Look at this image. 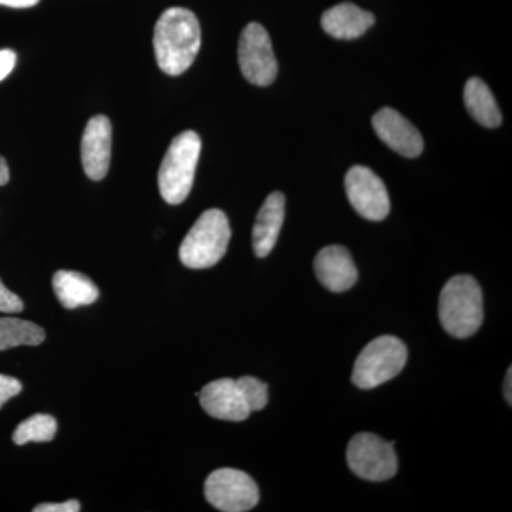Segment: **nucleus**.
I'll use <instances>...</instances> for the list:
<instances>
[{"mask_svg": "<svg viewBox=\"0 0 512 512\" xmlns=\"http://www.w3.org/2000/svg\"><path fill=\"white\" fill-rule=\"evenodd\" d=\"M201 28L197 16L185 8L165 10L154 29V52L165 74L180 76L200 52Z\"/></svg>", "mask_w": 512, "mask_h": 512, "instance_id": "obj_1", "label": "nucleus"}, {"mask_svg": "<svg viewBox=\"0 0 512 512\" xmlns=\"http://www.w3.org/2000/svg\"><path fill=\"white\" fill-rule=\"evenodd\" d=\"M439 318L444 330L454 338H470L480 329L484 319L483 292L473 276H453L444 285Z\"/></svg>", "mask_w": 512, "mask_h": 512, "instance_id": "obj_2", "label": "nucleus"}, {"mask_svg": "<svg viewBox=\"0 0 512 512\" xmlns=\"http://www.w3.org/2000/svg\"><path fill=\"white\" fill-rule=\"evenodd\" d=\"M200 154L201 138L195 131H184L171 141L158 173L160 194L167 204L178 205L187 200Z\"/></svg>", "mask_w": 512, "mask_h": 512, "instance_id": "obj_3", "label": "nucleus"}, {"mask_svg": "<svg viewBox=\"0 0 512 512\" xmlns=\"http://www.w3.org/2000/svg\"><path fill=\"white\" fill-rule=\"evenodd\" d=\"M231 227L221 210H208L192 225L180 247L183 265L191 269H207L217 265L227 252Z\"/></svg>", "mask_w": 512, "mask_h": 512, "instance_id": "obj_4", "label": "nucleus"}, {"mask_svg": "<svg viewBox=\"0 0 512 512\" xmlns=\"http://www.w3.org/2000/svg\"><path fill=\"white\" fill-rule=\"evenodd\" d=\"M407 363L406 345L396 336H379L357 356L352 382L370 390L394 379Z\"/></svg>", "mask_w": 512, "mask_h": 512, "instance_id": "obj_5", "label": "nucleus"}, {"mask_svg": "<svg viewBox=\"0 0 512 512\" xmlns=\"http://www.w3.org/2000/svg\"><path fill=\"white\" fill-rule=\"evenodd\" d=\"M394 443L372 433H359L350 440L346 458L350 470L367 481H386L396 476Z\"/></svg>", "mask_w": 512, "mask_h": 512, "instance_id": "obj_6", "label": "nucleus"}, {"mask_svg": "<svg viewBox=\"0 0 512 512\" xmlns=\"http://www.w3.org/2000/svg\"><path fill=\"white\" fill-rule=\"evenodd\" d=\"M238 62L245 79L255 86H269L278 76V62L271 37L264 26L249 23L242 30L238 46Z\"/></svg>", "mask_w": 512, "mask_h": 512, "instance_id": "obj_7", "label": "nucleus"}, {"mask_svg": "<svg viewBox=\"0 0 512 512\" xmlns=\"http://www.w3.org/2000/svg\"><path fill=\"white\" fill-rule=\"evenodd\" d=\"M205 498L212 507L224 512H245L259 501L258 485L244 471L221 468L205 481Z\"/></svg>", "mask_w": 512, "mask_h": 512, "instance_id": "obj_8", "label": "nucleus"}, {"mask_svg": "<svg viewBox=\"0 0 512 512\" xmlns=\"http://www.w3.org/2000/svg\"><path fill=\"white\" fill-rule=\"evenodd\" d=\"M346 194L357 214L369 221H383L390 212L386 185L370 168L355 165L345 178Z\"/></svg>", "mask_w": 512, "mask_h": 512, "instance_id": "obj_9", "label": "nucleus"}, {"mask_svg": "<svg viewBox=\"0 0 512 512\" xmlns=\"http://www.w3.org/2000/svg\"><path fill=\"white\" fill-rule=\"evenodd\" d=\"M372 123L380 140L400 156H420L424 148L423 137L399 111L384 107L373 116Z\"/></svg>", "mask_w": 512, "mask_h": 512, "instance_id": "obj_10", "label": "nucleus"}, {"mask_svg": "<svg viewBox=\"0 0 512 512\" xmlns=\"http://www.w3.org/2000/svg\"><path fill=\"white\" fill-rule=\"evenodd\" d=\"M113 127L106 116L92 117L82 137V164L84 173L93 181H100L109 173Z\"/></svg>", "mask_w": 512, "mask_h": 512, "instance_id": "obj_11", "label": "nucleus"}, {"mask_svg": "<svg viewBox=\"0 0 512 512\" xmlns=\"http://www.w3.org/2000/svg\"><path fill=\"white\" fill-rule=\"evenodd\" d=\"M200 403L202 409L214 419L244 421L251 414L237 380L234 379H220L208 383L201 390Z\"/></svg>", "mask_w": 512, "mask_h": 512, "instance_id": "obj_12", "label": "nucleus"}, {"mask_svg": "<svg viewBox=\"0 0 512 512\" xmlns=\"http://www.w3.org/2000/svg\"><path fill=\"white\" fill-rule=\"evenodd\" d=\"M315 272L320 284L330 292L349 291L359 276L352 254L342 245L323 248L316 255Z\"/></svg>", "mask_w": 512, "mask_h": 512, "instance_id": "obj_13", "label": "nucleus"}, {"mask_svg": "<svg viewBox=\"0 0 512 512\" xmlns=\"http://www.w3.org/2000/svg\"><path fill=\"white\" fill-rule=\"evenodd\" d=\"M285 220V195L272 192L268 195L258 215L252 231V245L259 258L271 254L276 245Z\"/></svg>", "mask_w": 512, "mask_h": 512, "instance_id": "obj_14", "label": "nucleus"}, {"mask_svg": "<svg viewBox=\"0 0 512 512\" xmlns=\"http://www.w3.org/2000/svg\"><path fill=\"white\" fill-rule=\"evenodd\" d=\"M375 25V16L353 3L333 6L322 15V28L336 39L353 40Z\"/></svg>", "mask_w": 512, "mask_h": 512, "instance_id": "obj_15", "label": "nucleus"}, {"mask_svg": "<svg viewBox=\"0 0 512 512\" xmlns=\"http://www.w3.org/2000/svg\"><path fill=\"white\" fill-rule=\"evenodd\" d=\"M53 289L66 309L92 305L99 299V288L89 276L74 271H59L53 276Z\"/></svg>", "mask_w": 512, "mask_h": 512, "instance_id": "obj_16", "label": "nucleus"}, {"mask_svg": "<svg viewBox=\"0 0 512 512\" xmlns=\"http://www.w3.org/2000/svg\"><path fill=\"white\" fill-rule=\"evenodd\" d=\"M464 103H466L468 113L481 126L495 128L500 126L503 121V114L498 109L497 101H495L490 87L477 77L468 80L466 89H464Z\"/></svg>", "mask_w": 512, "mask_h": 512, "instance_id": "obj_17", "label": "nucleus"}, {"mask_svg": "<svg viewBox=\"0 0 512 512\" xmlns=\"http://www.w3.org/2000/svg\"><path fill=\"white\" fill-rule=\"evenodd\" d=\"M45 339V330L36 323L18 318H0V352L18 346H37Z\"/></svg>", "mask_w": 512, "mask_h": 512, "instance_id": "obj_18", "label": "nucleus"}, {"mask_svg": "<svg viewBox=\"0 0 512 512\" xmlns=\"http://www.w3.org/2000/svg\"><path fill=\"white\" fill-rule=\"evenodd\" d=\"M57 433V421L49 414H33L28 420L23 421L13 433V443L25 446L30 441L35 443H47L55 439Z\"/></svg>", "mask_w": 512, "mask_h": 512, "instance_id": "obj_19", "label": "nucleus"}, {"mask_svg": "<svg viewBox=\"0 0 512 512\" xmlns=\"http://www.w3.org/2000/svg\"><path fill=\"white\" fill-rule=\"evenodd\" d=\"M237 384L251 413L265 409L268 404V386L264 382L255 377L244 376L237 380Z\"/></svg>", "mask_w": 512, "mask_h": 512, "instance_id": "obj_20", "label": "nucleus"}, {"mask_svg": "<svg viewBox=\"0 0 512 512\" xmlns=\"http://www.w3.org/2000/svg\"><path fill=\"white\" fill-rule=\"evenodd\" d=\"M23 308H25V305H23L22 299L12 291H9L0 281V312L19 313L23 311Z\"/></svg>", "mask_w": 512, "mask_h": 512, "instance_id": "obj_21", "label": "nucleus"}, {"mask_svg": "<svg viewBox=\"0 0 512 512\" xmlns=\"http://www.w3.org/2000/svg\"><path fill=\"white\" fill-rule=\"evenodd\" d=\"M22 389V383L15 377L0 375V409L12 397L18 396Z\"/></svg>", "mask_w": 512, "mask_h": 512, "instance_id": "obj_22", "label": "nucleus"}, {"mask_svg": "<svg viewBox=\"0 0 512 512\" xmlns=\"http://www.w3.org/2000/svg\"><path fill=\"white\" fill-rule=\"evenodd\" d=\"M80 510H82V505L77 500L66 501V503L40 504L33 508L35 512H79Z\"/></svg>", "mask_w": 512, "mask_h": 512, "instance_id": "obj_23", "label": "nucleus"}, {"mask_svg": "<svg viewBox=\"0 0 512 512\" xmlns=\"http://www.w3.org/2000/svg\"><path fill=\"white\" fill-rule=\"evenodd\" d=\"M16 66V53L10 49L0 50V82L12 73Z\"/></svg>", "mask_w": 512, "mask_h": 512, "instance_id": "obj_24", "label": "nucleus"}, {"mask_svg": "<svg viewBox=\"0 0 512 512\" xmlns=\"http://www.w3.org/2000/svg\"><path fill=\"white\" fill-rule=\"evenodd\" d=\"M37 3H39V0H0V5L13 9L33 8Z\"/></svg>", "mask_w": 512, "mask_h": 512, "instance_id": "obj_25", "label": "nucleus"}, {"mask_svg": "<svg viewBox=\"0 0 512 512\" xmlns=\"http://www.w3.org/2000/svg\"><path fill=\"white\" fill-rule=\"evenodd\" d=\"M10 171L5 158L0 156V187L9 183Z\"/></svg>", "mask_w": 512, "mask_h": 512, "instance_id": "obj_26", "label": "nucleus"}, {"mask_svg": "<svg viewBox=\"0 0 512 512\" xmlns=\"http://www.w3.org/2000/svg\"><path fill=\"white\" fill-rule=\"evenodd\" d=\"M512 369H508L507 376H505V383H504V396L505 400H507L508 404L512 403V390H511V384H512Z\"/></svg>", "mask_w": 512, "mask_h": 512, "instance_id": "obj_27", "label": "nucleus"}]
</instances>
